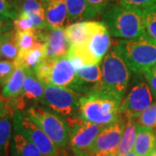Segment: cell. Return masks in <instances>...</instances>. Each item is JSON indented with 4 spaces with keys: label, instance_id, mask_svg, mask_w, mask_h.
<instances>
[{
    "label": "cell",
    "instance_id": "cell-42",
    "mask_svg": "<svg viewBox=\"0 0 156 156\" xmlns=\"http://www.w3.org/2000/svg\"><path fill=\"white\" fill-rule=\"evenodd\" d=\"M112 156H120L118 154H114V155H112Z\"/></svg>",
    "mask_w": 156,
    "mask_h": 156
},
{
    "label": "cell",
    "instance_id": "cell-45",
    "mask_svg": "<svg viewBox=\"0 0 156 156\" xmlns=\"http://www.w3.org/2000/svg\"><path fill=\"white\" fill-rule=\"evenodd\" d=\"M42 1H43V0H42ZM43 2H44V1H43Z\"/></svg>",
    "mask_w": 156,
    "mask_h": 156
},
{
    "label": "cell",
    "instance_id": "cell-11",
    "mask_svg": "<svg viewBox=\"0 0 156 156\" xmlns=\"http://www.w3.org/2000/svg\"><path fill=\"white\" fill-rule=\"evenodd\" d=\"M126 117L120 115L111 124L104 126L87 151L95 156H112L117 150L126 128Z\"/></svg>",
    "mask_w": 156,
    "mask_h": 156
},
{
    "label": "cell",
    "instance_id": "cell-25",
    "mask_svg": "<svg viewBox=\"0 0 156 156\" xmlns=\"http://www.w3.org/2000/svg\"><path fill=\"white\" fill-rule=\"evenodd\" d=\"M15 38L19 52L30 50L39 44L44 43L40 37L39 30H37L29 31H16Z\"/></svg>",
    "mask_w": 156,
    "mask_h": 156
},
{
    "label": "cell",
    "instance_id": "cell-4",
    "mask_svg": "<svg viewBox=\"0 0 156 156\" xmlns=\"http://www.w3.org/2000/svg\"><path fill=\"white\" fill-rule=\"evenodd\" d=\"M102 23L111 36L122 39H134L147 35L142 11L126 9L111 4L102 15Z\"/></svg>",
    "mask_w": 156,
    "mask_h": 156
},
{
    "label": "cell",
    "instance_id": "cell-19",
    "mask_svg": "<svg viewBox=\"0 0 156 156\" xmlns=\"http://www.w3.org/2000/svg\"><path fill=\"white\" fill-rule=\"evenodd\" d=\"M45 15L49 28H65L69 24L65 0H57L46 5Z\"/></svg>",
    "mask_w": 156,
    "mask_h": 156
},
{
    "label": "cell",
    "instance_id": "cell-24",
    "mask_svg": "<svg viewBox=\"0 0 156 156\" xmlns=\"http://www.w3.org/2000/svg\"><path fill=\"white\" fill-rule=\"evenodd\" d=\"M136 134H137L136 120L133 118H127L126 128H125L122 138L117 150V154L119 155L126 156L130 152L134 151Z\"/></svg>",
    "mask_w": 156,
    "mask_h": 156
},
{
    "label": "cell",
    "instance_id": "cell-26",
    "mask_svg": "<svg viewBox=\"0 0 156 156\" xmlns=\"http://www.w3.org/2000/svg\"><path fill=\"white\" fill-rule=\"evenodd\" d=\"M15 32L14 29L7 32V36L0 48V59L9 61H15L17 59L19 49L15 38Z\"/></svg>",
    "mask_w": 156,
    "mask_h": 156
},
{
    "label": "cell",
    "instance_id": "cell-1",
    "mask_svg": "<svg viewBox=\"0 0 156 156\" xmlns=\"http://www.w3.org/2000/svg\"><path fill=\"white\" fill-rule=\"evenodd\" d=\"M122 100L103 89H95L80 98L78 115L101 126L111 124L120 115Z\"/></svg>",
    "mask_w": 156,
    "mask_h": 156
},
{
    "label": "cell",
    "instance_id": "cell-31",
    "mask_svg": "<svg viewBox=\"0 0 156 156\" xmlns=\"http://www.w3.org/2000/svg\"><path fill=\"white\" fill-rule=\"evenodd\" d=\"M13 29L16 31H29L36 30L32 19L27 14H20L17 18L13 20Z\"/></svg>",
    "mask_w": 156,
    "mask_h": 156
},
{
    "label": "cell",
    "instance_id": "cell-20",
    "mask_svg": "<svg viewBox=\"0 0 156 156\" xmlns=\"http://www.w3.org/2000/svg\"><path fill=\"white\" fill-rule=\"evenodd\" d=\"M65 4L68 10L69 24L89 21L97 17V14L89 5L87 0H65Z\"/></svg>",
    "mask_w": 156,
    "mask_h": 156
},
{
    "label": "cell",
    "instance_id": "cell-8",
    "mask_svg": "<svg viewBox=\"0 0 156 156\" xmlns=\"http://www.w3.org/2000/svg\"><path fill=\"white\" fill-rule=\"evenodd\" d=\"M44 85V95L39 104L56 112L65 119L77 115L80 107V98L83 95L66 88L50 84Z\"/></svg>",
    "mask_w": 156,
    "mask_h": 156
},
{
    "label": "cell",
    "instance_id": "cell-32",
    "mask_svg": "<svg viewBox=\"0 0 156 156\" xmlns=\"http://www.w3.org/2000/svg\"><path fill=\"white\" fill-rule=\"evenodd\" d=\"M0 13L12 21L18 17V13L8 0H0Z\"/></svg>",
    "mask_w": 156,
    "mask_h": 156
},
{
    "label": "cell",
    "instance_id": "cell-33",
    "mask_svg": "<svg viewBox=\"0 0 156 156\" xmlns=\"http://www.w3.org/2000/svg\"><path fill=\"white\" fill-rule=\"evenodd\" d=\"M114 0H87L89 5L95 11L97 16L103 15L108 7L110 5Z\"/></svg>",
    "mask_w": 156,
    "mask_h": 156
},
{
    "label": "cell",
    "instance_id": "cell-23",
    "mask_svg": "<svg viewBox=\"0 0 156 156\" xmlns=\"http://www.w3.org/2000/svg\"><path fill=\"white\" fill-rule=\"evenodd\" d=\"M13 115L9 114L0 117V156H10L13 134Z\"/></svg>",
    "mask_w": 156,
    "mask_h": 156
},
{
    "label": "cell",
    "instance_id": "cell-46",
    "mask_svg": "<svg viewBox=\"0 0 156 156\" xmlns=\"http://www.w3.org/2000/svg\"><path fill=\"white\" fill-rule=\"evenodd\" d=\"M43 1H44V0H43Z\"/></svg>",
    "mask_w": 156,
    "mask_h": 156
},
{
    "label": "cell",
    "instance_id": "cell-39",
    "mask_svg": "<svg viewBox=\"0 0 156 156\" xmlns=\"http://www.w3.org/2000/svg\"><path fill=\"white\" fill-rule=\"evenodd\" d=\"M126 156H138V155L134 153V151H132V152H130V153H129L128 154H127Z\"/></svg>",
    "mask_w": 156,
    "mask_h": 156
},
{
    "label": "cell",
    "instance_id": "cell-36",
    "mask_svg": "<svg viewBox=\"0 0 156 156\" xmlns=\"http://www.w3.org/2000/svg\"><path fill=\"white\" fill-rule=\"evenodd\" d=\"M14 115V113L11 111L8 99L5 98L2 95H0V117L6 115Z\"/></svg>",
    "mask_w": 156,
    "mask_h": 156
},
{
    "label": "cell",
    "instance_id": "cell-15",
    "mask_svg": "<svg viewBox=\"0 0 156 156\" xmlns=\"http://www.w3.org/2000/svg\"><path fill=\"white\" fill-rule=\"evenodd\" d=\"M25 70L26 76L22 94L20 95L27 106L29 104L31 106L33 104L40 103L41 100L43 99V96L44 95V85L39 81L33 70L27 69H25Z\"/></svg>",
    "mask_w": 156,
    "mask_h": 156
},
{
    "label": "cell",
    "instance_id": "cell-38",
    "mask_svg": "<svg viewBox=\"0 0 156 156\" xmlns=\"http://www.w3.org/2000/svg\"><path fill=\"white\" fill-rule=\"evenodd\" d=\"M6 36H7V32H5V33H3V34H0V48H1V45H2V44H3V42L5 41Z\"/></svg>",
    "mask_w": 156,
    "mask_h": 156
},
{
    "label": "cell",
    "instance_id": "cell-18",
    "mask_svg": "<svg viewBox=\"0 0 156 156\" xmlns=\"http://www.w3.org/2000/svg\"><path fill=\"white\" fill-rule=\"evenodd\" d=\"M155 147L156 136L154 129L137 124L134 153L138 156H152Z\"/></svg>",
    "mask_w": 156,
    "mask_h": 156
},
{
    "label": "cell",
    "instance_id": "cell-13",
    "mask_svg": "<svg viewBox=\"0 0 156 156\" xmlns=\"http://www.w3.org/2000/svg\"><path fill=\"white\" fill-rule=\"evenodd\" d=\"M39 35L46 45L48 58L53 59L67 55L69 44L65 36L64 28L47 27L43 30H39Z\"/></svg>",
    "mask_w": 156,
    "mask_h": 156
},
{
    "label": "cell",
    "instance_id": "cell-30",
    "mask_svg": "<svg viewBox=\"0 0 156 156\" xmlns=\"http://www.w3.org/2000/svg\"><path fill=\"white\" fill-rule=\"evenodd\" d=\"M120 5L126 9L144 11L155 5L156 0H120Z\"/></svg>",
    "mask_w": 156,
    "mask_h": 156
},
{
    "label": "cell",
    "instance_id": "cell-6",
    "mask_svg": "<svg viewBox=\"0 0 156 156\" xmlns=\"http://www.w3.org/2000/svg\"><path fill=\"white\" fill-rule=\"evenodd\" d=\"M24 111L59 149L69 145L70 128L67 119L39 103L28 107Z\"/></svg>",
    "mask_w": 156,
    "mask_h": 156
},
{
    "label": "cell",
    "instance_id": "cell-37",
    "mask_svg": "<svg viewBox=\"0 0 156 156\" xmlns=\"http://www.w3.org/2000/svg\"><path fill=\"white\" fill-rule=\"evenodd\" d=\"M73 155L74 156H95L89 153V151L83 150V149H77V148H72Z\"/></svg>",
    "mask_w": 156,
    "mask_h": 156
},
{
    "label": "cell",
    "instance_id": "cell-7",
    "mask_svg": "<svg viewBox=\"0 0 156 156\" xmlns=\"http://www.w3.org/2000/svg\"><path fill=\"white\" fill-rule=\"evenodd\" d=\"M34 72L44 84L62 87L76 92L77 86L76 70L67 55L53 59L47 58Z\"/></svg>",
    "mask_w": 156,
    "mask_h": 156
},
{
    "label": "cell",
    "instance_id": "cell-9",
    "mask_svg": "<svg viewBox=\"0 0 156 156\" xmlns=\"http://www.w3.org/2000/svg\"><path fill=\"white\" fill-rule=\"evenodd\" d=\"M13 130L30 141L44 156H56L58 154L59 148L24 110L15 112L13 115Z\"/></svg>",
    "mask_w": 156,
    "mask_h": 156
},
{
    "label": "cell",
    "instance_id": "cell-29",
    "mask_svg": "<svg viewBox=\"0 0 156 156\" xmlns=\"http://www.w3.org/2000/svg\"><path fill=\"white\" fill-rule=\"evenodd\" d=\"M15 69V62L0 59V87H4L8 83Z\"/></svg>",
    "mask_w": 156,
    "mask_h": 156
},
{
    "label": "cell",
    "instance_id": "cell-27",
    "mask_svg": "<svg viewBox=\"0 0 156 156\" xmlns=\"http://www.w3.org/2000/svg\"><path fill=\"white\" fill-rule=\"evenodd\" d=\"M138 125L147 128H155L156 127V103L151 105L145 111L140 114L136 119Z\"/></svg>",
    "mask_w": 156,
    "mask_h": 156
},
{
    "label": "cell",
    "instance_id": "cell-41",
    "mask_svg": "<svg viewBox=\"0 0 156 156\" xmlns=\"http://www.w3.org/2000/svg\"><path fill=\"white\" fill-rule=\"evenodd\" d=\"M152 156H156V147H155V149H154V153H153Z\"/></svg>",
    "mask_w": 156,
    "mask_h": 156
},
{
    "label": "cell",
    "instance_id": "cell-34",
    "mask_svg": "<svg viewBox=\"0 0 156 156\" xmlns=\"http://www.w3.org/2000/svg\"><path fill=\"white\" fill-rule=\"evenodd\" d=\"M144 78L150 88L154 99L156 101V65L144 73Z\"/></svg>",
    "mask_w": 156,
    "mask_h": 156
},
{
    "label": "cell",
    "instance_id": "cell-14",
    "mask_svg": "<svg viewBox=\"0 0 156 156\" xmlns=\"http://www.w3.org/2000/svg\"><path fill=\"white\" fill-rule=\"evenodd\" d=\"M77 86L76 92L84 95L95 89H101L102 83V72L100 64L85 66L76 70Z\"/></svg>",
    "mask_w": 156,
    "mask_h": 156
},
{
    "label": "cell",
    "instance_id": "cell-3",
    "mask_svg": "<svg viewBox=\"0 0 156 156\" xmlns=\"http://www.w3.org/2000/svg\"><path fill=\"white\" fill-rule=\"evenodd\" d=\"M111 46L110 33L102 22L95 21V27L86 44L69 46L67 56L76 70L85 66L100 64Z\"/></svg>",
    "mask_w": 156,
    "mask_h": 156
},
{
    "label": "cell",
    "instance_id": "cell-16",
    "mask_svg": "<svg viewBox=\"0 0 156 156\" xmlns=\"http://www.w3.org/2000/svg\"><path fill=\"white\" fill-rule=\"evenodd\" d=\"M95 21L73 23L64 28V32L69 46H80L86 44L95 27Z\"/></svg>",
    "mask_w": 156,
    "mask_h": 156
},
{
    "label": "cell",
    "instance_id": "cell-44",
    "mask_svg": "<svg viewBox=\"0 0 156 156\" xmlns=\"http://www.w3.org/2000/svg\"><path fill=\"white\" fill-rule=\"evenodd\" d=\"M155 130H156V127H155Z\"/></svg>",
    "mask_w": 156,
    "mask_h": 156
},
{
    "label": "cell",
    "instance_id": "cell-35",
    "mask_svg": "<svg viewBox=\"0 0 156 156\" xmlns=\"http://www.w3.org/2000/svg\"><path fill=\"white\" fill-rule=\"evenodd\" d=\"M13 30V21L0 13V34Z\"/></svg>",
    "mask_w": 156,
    "mask_h": 156
},
{
    "label": "cell",
    "instance_id": "cell-17",
    "mask_svg": "<svg viewBox=\"0 0 156 156\" xmlns=\"http://www.w3.org/2000/svg\"><path fill=\"white\" fill-rule=\"evenodd\" d=\"M48 58L47 49L44 43H41L30 50L18 53L15 60L16 65H20L24 69L35 70L37 67Z\"/></svg>",
    "mask_w": 156,
    "mask_h": 156
},
{
    "label": "cell",
    "instance_id": "cell-5",
    "mask_svg": "<svg viewBox=\"0 0 156 156\" xmlns=\"http://www.w3.org/2000/svg\"><path fill=\"white\" fill-rule=\"evenodd\" d=\"M101 62L102 83L101 89L106 90L122 101L130 83L132 70L121 54L113 48Z\"/></svg>",
    "mask_w": 156,
    "mask_h": 156
},
{
    "label": "cell",
    "instance_id": "cell-43",
    "mask_svg": "<svg viewBox=\"0 0 156 156\" xmlns=\"http://www.w3.org/2000/svg\"><path fill=\"white\" fill-rule=\"evenodd\" d=\"M155 136H156V130H155Z\"/></svg>",
    "mask_w": 156,
    "mask_h": 156
},
{
    "label": "cell",
    "instance_id": "cell-2",
    "mask_svg": "<svg viewBox=\"0 0 156 156\" xmlns=\"http://www.w3.org/2000/svg\"><path fill=\"white\" fill-rule=\"evenodd\" d=\"M112 48L135 74H144L156 65V40L147 34L134 39L114 40Z\"/></svg>",
    "mask_w": 156,
    "mask_h": 156
},
{
    "label": "cell",
    "instance_id": "cell-21",
    "mask_svg": "<svg viewBox=\"0 0 156 156\" xmlns=\"http://www.w3.org/2000/svg\"><path fill=\"white\" fill-rule=\"evenodd\" d=\"M26 76L25 69L20 65H16V69L8 83L3 87L1 95L6 99H12L22 94L23 83Z\"/></svg>",
    "mask_w": 156,
    "mask_h": 156
},
{
    "label": "cell",
    "instance_id": "cell-40",
    "mask_svg": "<svg viewBox=\"0 0 156 156\" xmlns=\"http://www.w3.org/2000/svg\"><path fill=\"white\" fill-rule=\"evenodd\" d=\"M56 156H66V155H65L64 154H59V153H58V154H56Z\"/></svg>",
    "mask_w": 156,
    "mask_h": 156
},
{
    "label": "cell",
    "instance_id": "cell-28",
    "mask_svg": "<svg viewBox=\"0 0 156 156\" xmlns=\"http://www.w3.org/2000/svg\"><path fill=\"white\" fill-rule=\"evenodd\" d=\"M145 18L147 34L156 40V5L142 11Z\"/></svg>",
    "mask_w": 156,
    "mask_h": 156
},
{
    "label": "cell",
    "instance_id": "cell-10",
    "mask_svg": "<svg viewBox=\"0 0 156 156\" xmlns=\"http://www.w3.org/2000/svg\"><path fill=\"white\" fill-rule=\"evenodd\" d=\"M154 96L145 78H136L121 102L119 113L126 118L137 119L140 114L154 104Z\"/></svg>",
    "mask_w": 156,
    "mask_h": 156
},
{
    "label": "cell",
    "instance_id": "cell-22",
    "mask_svg": "<svg viewBox=\"0 0 156 156\" xmlns=\"http://www.w3.org/2000/svg\"><path fill=\"white\" fill-rule=\"evenodd\" d=\"M10 156H44L35 146L22 134L13 130Z\"/></svg>",
    "mask_w": 156,
    "mask_h": 156
},
{
    "label": "cell",
    "instance_id": "cell-12",
    "mask_svg": "<svg viewBox=\"0 0 156 156\" xmlns=\"http://www.w3.org/2000/svg\"><path fill=\"white\" fill-rule=\"evenodd\" d=\"M70 132L69 144L72 148L88 149L93 144L104 126L83 120L79 115L67 119Z\"/></svg>",
    "mask_w": 156,
    "mask_h": 156
}]
</instances>
